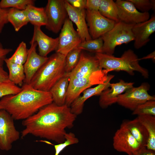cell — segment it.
I'll list each match as a JSON object with an SVG mask.
<instances>
[{
  "instance_id": "cell-41",
  "label": "cell",
  "mask_w": 155,
  "mask_h": 155,
  "mask_svg": "<svg viewBox=\"0 0 155 155\" xmlns=\"http://www.w3.org/2000/svg\"><path fill=\"white\" fill-rule=\"evenodd\" d=\"M9 80L8 74L0 65V83Z\"/></svg>"
},
{
  "instance_id": "cell-14",
  "label": "cell",
  "mask_w": 155,
  "mask_h": 155,
  "mask_svg": "<svg viewBox=\"0 0 155 155\" xmlns=\"http://www.w3.org/2000/svg\"><path fill=\"white\" fill-rule=\"evenodd\" d=\"M31 46L28 49L26 61L23 65L25 79L24 84H29L32 78L39 69L47 61L48 57H43L37 53L36 42H30Z\"/></svg>"
},
{
  "instance_id": "cell-31",
  "label": "cell",
  "mask_w": 155,
  "mask_h": 155,
  "mask_svg": "<svg viewBox=\"0 0 155 155\" xmlns=\"http://www.w3.org/2000/svg\"><path fill=\"white\" fill-rule=\"evenodd\" d=\"M65 137V140L63 142L57 145H54L46 141L41 140L40 141L54 146L55 151V155H58L66 147L77 144L79 142L78 139L75 136L74 133L71 132L66 133Z\"/></svg>"
},
{
  "instance_id": "cell-25",
  "label": "cell",
  "mask_w": 155,
  "mask_h": 155,
  "mask_svg": "<svg viewBox=\"0 0 155 155\" xmlns=\"http://www.w3.org/2000/svg\"><path fill=\"white\" fill-rule=\"evenodd\" d=\"M4 62L9 70V80L17 85L22 86L25 79L23 65L12 62L6 58Z\"/></svg>"
},
{
  "instance_id": "cell-32",
  "label": "cell",
  "mask_w": 155,
  "mask_h": 155,
  "mask_svg": "<svg viewBox=\"0 0 155 155\" xmlns=\"http://www.w3.org/2000/svg\"><path fill=\"white\" fill-rule=\"evenodd\" d=\"M34 0H1L0 1V7L3 9L9 7L20 10H24L29 5H34Z\"/></svg>"
},
{
  "instance_id": "cell-2",
  "label": "cell",
  "mask_w": 155,
  "mask_h": 155,
  "mask_svg": "<svg viewBox=\"0 0 155 155\" xmlns=\"http://www.w3.org/2000/svg\"><path fill=\"white\" fill-rule=\"evenodd\" d=\"M22 88L17 94L4 96L0 100L1 109L7 112L14 120L27 119L53 102L49 92L36 89L25 84Z\"/></svg>"
},
{
  "instance_id": "cell-19",
  "label": "cell",
  "mask_w": 155,
  "mask_h": 155,
  "mask_svg": "<svg viewBox=\"0 0 155 155\" xmlns=\"http://www.w3.org/2000/svg\"><path fill=\"white\" fill-rule=\"evenodd\" d=\"M114 76L108 75L107 80L103 83L84 90L82 92V96H79L71 104L70 107L71 112L77 116L81 114L82 112L84 103L86 100L92 96L100 95L103 91L109 88L110 81Z\"/></svg>"
},
{
  "instance_id": "cell-1",
  "label": "cell",
  "mask_w": 155,
  "mask_h": 155,
  "mask_svg": "<svg viewBox=\"0 0 155 155\" xmlns=\"http://www.w3.org/2000/svg\"><path fill=\"white\" fill-rule=\"evenodd\" d=\"M77 116L67 104L58 106L53 102L23 120L22 137L31 134L61 143L65 140L66 129L73 127Z\"/></svg>"
},
{
  "instance_id": "cell-6",
  "label": "cell",
  "mask_w": 155,
  "mask_h": 155,
  "mask_svg": "<svg viewBox=\"0 0 155 155\" xmlns=\"http://www.w3.org/2000/svg\"><path fill=\"white\" fill-rule=\"evenodd\" d=\"M108 72L102 69L88 76L69 79L65 104L70 106L85 90L93 85L103 83L107 79Z\"/></svg>"
},
{
  "instance_id": "cell-11",
  "label": "cell",
  "mask_w": 155,
  "mask_h": 155,
  "mask_svg": "<svg viewBox=\"0 0 155 155\" xmlns=\"http://www.w3.org/2000/svg\"><path fill=\"white\" fill-rule=\"evenodd\" d=\"M86 20L92 39L101 37L111 30L116 23L101 14L98 11L86 10Z\"/></svg>"
},
{
  "instance_id": "cell-10",
  "label": "cell",
  "mask_w": 155,
  "mask_h": 155,
  "mask_svg": "<svg viewBox=\"0 0 155 155\" xmlns=\"http://www.w3.org/2000/svg\"><path fill=\"white\" fill-rule=\"evenodd\" d=\"M58 37L59 43L56 52L65 56L82 42L72 22L68 18L65 20Z\"/></svg>"
},
{
  "instance_id": "cell-24",
  "label": "cell",
  "mask_w": 155,
  "mask_h": 155,
  "mask_svg": "<svg viewBox=\"0 0 155 155\" xmlns=\"http://www.w3.org/2000/svg\"><path fill=\"white\" fill-rule=\"evenodd\" d=\"M137 117L144 126L148 133L146 148L155 151V116L144 115L138 116Z\"/></svg>"
},
{
  "instance_id": "cell-28",
  "label": "cell",
  "mask_w": 155,
  "mask_h": 155,
  "mask_svg": "<svg viewBox=\"0 0 155 155\" xmlns=\"http://www.w3.org/2000/svg\"><path fill=\"white\" fill-rule=\"evenodd\" d=\"M82 51L77 47L70 51L66 55L65 63L66 73H70L76 66Z\"/></svg>"
},
{
  "instance_id": "cell-13",
  "label": "cell",
  "mask_w": 155,
  "mask_h": 155,
  "mask_svg": "<svg viewBox=\"0 0 155 155\" xmlns=\"http://www.w3.org/2000/svg\"><path fill=\"white\" fill-rule=\"evenodd\" d=\"M113 145L115 150L128 155H131L142 147L127 128L122 124L113 137Z\"/></svg>"
},
{
  "instance_id": "cell-30",
  "label": "cell",
  "mask_w": 155,
  "mask_h": 155,
  "mask_svg": "<svg viewBox=\"0 0 155 155\" xmlns=\"http://www.w3.org/2000/svg\"><path fill=\"white\" fill-rule=\"evenodd\" d=\"M28 53V49L26 44L22 41L19 44L12 55L8 59L12 62L23 65L26 61Z\"/></svg>"
},
{
  "instance_id": "cell-42",
  "label": "cell",
  "mask_w": 155,
  "mask_h": 155,
  "mask_svg": "<svg viewBox=\"0 0 155 155\" xmlns=\"http://www.w3.org/2000/svg\"><path fill=\"white\" fill-rule=\"evenodd\" d=\"M152 59L153 61H155V52L154 51L148 55L142 58L139 59V60L140 61V60L142 59Z\"/></svg>"
},
{
  "instance_id": "cell-33",
  "label": "cell",
  "mask_w": 155,
  "mask_h": 155,
  "mask_svg": "<svg viewBox=\"0 0 155 155\" xmlns=\"http://www.w3.org/2000/svg\"><path fill=\"white\" fill-rule=\"evenodd\" d=\"M132 115L137 116L144 115L155 116V100H148L139 105L133 111Z\"/></svg>"
},
{
  "instance_id": "cell-29",
  "label": "cell",
  "mask_w": 155,
  "mask_h": 155,
  "mask_svg": "<svg viewBox=\"0 0 155 155\" xmlns=\"http://www.w3.org/2000/svg\"><path fill=\"white\" fill-rule=\"evenodd\" d=\"M103 40L101 37L82 42L77 47L82 50L92 52L102 53Z\"/></svg>"
},
{
  "instance_id": "cell-34",
  "label": "cell",
  "mask_w": 155,
  "mask_h": 155,
  "mask_svg": "<svg viewBox=\"0 0 155 155\" xmlns=\"http://www.w3.org/2000/svg\"><path fill=\"white\" fill-rule=\"evenodd\" d=\"M22 89V88L8 80L0 83V98L8 95L16 94Z\"/></svg>"
},
{
  "instance_id": "cell-22",
  "label": "cell",
  "mask_w": 155,
  "mask_h": 155,
  "mask_svg": "<svg viewBox=\"0 0 155 155\" xmlns=\"http://www.w3.org/2000/svg\"><path fill=\"white\" fill-rule=\"evenodd\" d=\"M121 124L127 128L141 147H146L148 139V133L137 117L132 120H124Z\"/></svg>"
},
{
  "instance_id": "cell-9",
  "label": "cell",
  "mask_w": 155,
  "mask_h": 155,
  "mask_svg": "<svg viewBox=\"0 0 155 155\" xmlns=\"http://www.w3.org/2000/svg\"><path fill=\"white\" fill-rule=\"evenodd\" d=\"M13 119L4 109L0 110V149L8 151L13 143L20 138V133L16 129Z\"/></svg>"
},
{
  "instance_id": "cell-20",
  "label": "cell",
  "mask_w": 155,
  "mask_h": 155,
  "mask_svg": "<svg viewBox=\"0 0 155 155\" xmlns=\"http://www.w3.org/2000/svg\"><path fill=\"white\" fill-rule=\"evenodd\" d=\"M33 36L30 42H36L38 45L39 54L43 57H47L52 51L57 49L59 38H53L46 34L40 27H34Z\"/></svg>"
},
{
  "instance_id": "cell-27",
  "label": "cell",
  "mask_w": 155,
  "mask_h": 155,
  "mask_svg": "<svg viewBox=\"0 0 155 155\" xmlns=\"http://www.w3.org/2000/svg\"><path fill=\"white\" fill-rule=\"evenodd\" d=\"M98 11L105 17L116 22L119 21L117 7L113 0H102Z\"/></svg>"
},
{
  "instance_id": "cell-17",
  "label": "cell",
  "mask_w": 155,
  "mask_h": 155,
  "mask_svg": "<svg viewBox=\"0 0 155 155\" xmlns=\"http://www.w3.org/2000/svg\"><path fill=\"white\" fill-rule=\"evenodd\" d=\"M133 82H125L121 80L115 83H110L109 88L103 91L100 94L99 103L102 108L117 102L119 96L128 89L133 87Z\"/></svg>"
},
{
  "instance_id": "cell-40",
  "label": "cell",
  "mask_w": 155,
  "mask_h": 155,
  "mask_svg": "<svg viewBox=\"0 0 155 155\" xmlns=\"http://www.w3.org/2000/svg\"><path fill=\"white\" fill-rule=\"evenodd\" d=\"M131 155H155V151L148 149L146 147H143Z\"/></svg>"
},
{
  "instance_id": "cell-21",
  "label": "cell",
  "mask_w": 155,
  "mask_h": 155,
  "mask_svg": "<svg viewBox=\"0 0 155 155\" xmlns=\"http://www.w3.org/2000/svg\"><path fill=\"white\" fill-rule=\"evenodd\" d=\"M70 73H66L50 89L49 92L53 102L58 106L65 104L69 81Z\"/></svg>"
},
{
  "instance_id": "cell-23",
  "label": "cell",
  "mask_w": 155,
  "mask_h": 155,
  "mask_svg": "<svg viewBox=\"0 0 155 155\" xmlns=\"http://www.w3.org/2000/svg\"><path fill=\"white\" fill-rule=\"evenodd\" d=\"M24 11L28 22L34 26L41 27L42 26L46 25L47 18L45 8L29 5Z\"/></svg>"
},
{
  "instance_id": "cell-37",
  "label": "cell",
  "mask_w": 155,
  "mask_h": 155,
  "mask_svg": "<svg viewBox=\"0 0 155 155\" xmlns=\"http://www.w3.org/2000/svg\"><path fill=\"white\" fill-rule=\"evenodd\" d=\"M8 9L0 7V34L5 25L9 22L7 19Z\"/></svg>"
},
{
  "instance_id": "cell-36",
  "label": "cell",
  "mask_w": 155,
  "mask_h": 155,
  "mask_svg": "<svg viewBox=\"0 0 155 155\" xmlns=\"http://www.w3.org/2000/svg\"><path fill=\"white\" fill-rule=\"evenodd\" d=\"M102 0H87L85 9L86 10L98 11Z\"/></svg>"
},
{
  "instance_id": "cell-38",
  "label": "cell",
  "mask_w": 155,
  "mask_h": 155,
  "mask_svg": "<svg viewBox=\"0 0 155 155\" xmlns=\"http://www.w3.org/2000/svg\"><path fill=\"white\" fill-rule=\"evenodd\" d=\"M12 50L11 49L3 48L2 44L0 42V65L3 66L6 56Z\"/></svg>"
},
{
  "instance_id": "cell-18",
  "label": "cell",
  "mask_w": 155,
  "mask_h": 155,
  "mask_svg": "<svg viewBox=\"0 0 155 155\" xmlns=\"http://www.w3.org/2000/svg\"><path fill=\"white\" fill-rule=\"evenodd\" d=\"M132 32L134 37V46L138 49L146 45L150 40V36L155 31V17L133 26Z\"/></svg>"
},
{
  "instance_id": "cell-12",
  "label": "cell",
  "mask_w": 155,
  "mask_h": 155,
  "mask_svg": "<svg viewBox=\"0 0 155 155\" xmlns=\"http://www.w3.org/2000/svg\"><path fill=\"white\" fill-rule=\"evenodd\" d=\"M119 21L135 25L148 20L150 18L148 12L139 11L129 0H117Z\"/></svg>"
},
{
  "instance_id": "cell-26",
  "label": "cell",
  "mask_w": 155,
  "mask_h": 155,
  "mask_svg": "<svg viewBox=\"0 0 155 155\" xmlns=\"http://www.w3.org/2000/svg\"><path fill=\"white\" fill-rule=\"evenodd\" d=\"M7 19L16 32L18 31L29 22L24 10L13 8L8 9Z\"/></svg>"
},
{
  "instance_id": "cell-43",
  "label": "cell",
  "mask_w": 155,
  "mask_h": 155,
  "mask_svg": "<svg viewBox=\"0 0 155 155\" xmlns=\"http://www.w3.org/2000/svg\"><path fill=\"white\" fill-rule=\"evenodd\" d=\"M1 107L0 106V110H1Z\"/></svg>"
},
{
  "instance_id": "cell-8",
  "label": "cell",
  "mask_w": 155,
  "mask_h": 155,
  "mask_svg": "<svg viewBox=\"0 0 155 155\" xmlns=\"http://www.w3.org/2000/svg\"><path fill=\"white\" fill-rule=\"evenodd\" d=\"M45 9L47 18L46 28L54 33H58L67 18L64 0H48Z\"/></svg>"
},
{
  "instance_id": "cell-7",
  "label": "cell",
  "mask_w": 155,
  "mask_h": 155,
  "mask_svg": "<svg viewBox=\"0 0 155 155\" xmlns=\"http://www.w3.org/2000/svg\"><path fill=\"white\" fill-rule=\"evenodd\" d=\"M149 89V85L147 83H143L138 87H133L119 95L117 103L133 111L139 105L147 101L155 100L154 96L148 94Z\"/></svg>"
},
{
  "instance_id": "cell-39",
  "label": "cell",
  "mask_w": 155,
  "mask_h": 155,
  "mask_svg": "<svg viewBox=\"0 0 155 155\" xmlns=\"http://www.w3.org/2000/svg\"><path fill=\"white\" fill-rule=\"evenodd\" d=\"M73 7L79 9H85L86 0H66Z\"/></svg>"
},
{
  "instance_id": "cell-5",
  "label": "cell",
  "mask_w": 155,
  "mask_h": 155,
  "mask_svg": "<svg viewBox=\"0 0 155 155\" xmlns=\"http://www.w3.org/2000/svg\"><path fill=\"white\" fill-rule=\"evenodd\" d=\"M134 25L119 22L111 30L102 35V53L113 55L116 47L134 40L132 29Z\"/></svg>"
},
{
  "instance_id": "cell-35",
  "label": "cell",
  "mask_w": 155,
  "mask_h": 155,
  "mask_svg": "<svg viewBox=\"0 0 155 155\" xmlns=\"http://www.w3.org/2000/svg\"><path fill=\"white\" fill-rule=\"evenodd\" d=\"M137 10L142 12H148L151 9H154L155 1L154 0H129Z\"/></svg>"
},
{
  "instance_id": "cell-16",
  "label": "cell",
  "mask_w": 155,
  "mask_h": 155,
  "mask_svg": "<svg viewBox=\"0 0 155 155\" xmlns=\"http://www.w3.org/2000/svg\"><path fill=\"white\" fill-rule=\"evenodd\" d=\"M101 69L95 56H91L82 52L77 65L70 73L69 79L88 76Z\"/></svg>"
},
{
  "instance_id": "cell-3",
  "label": "cell",
  "mask_w": 155,
  "mask_h": 155,
  "mask_svg": "<svg viewBox=\"0 0 155 155\" xmlns=\"http://www.w3.org/2000/svg\"><path fill=\"white\" fill-rule=\"evenodd\" d=\"M65 57L56 52L52 55L36 73L29 84L36 89L49 92L66 73Z\"/></svg>"
},
{
  "instance_id": "cell-4",
  "label": "cell",
  "mask_w": 155,
  "mask_h": 155,
  "mask_svg": "<svg viewBox=\"0 0 155 155\" xmlns=\"http://www.w3.org/2000/svg\"><path fill=\"white\" fill-rule=\"evenodd\" d=\"M100 68L108 72L113 71H125L131 75H134V71L140 73L145 78L149 76L148 72L139 64L137 56L131 49L125 51L120 57L102 53H96Z\"/></svg>"
},
{
  "instance_id": "cell-15",
  "label": "cell",
  "mask_w": 155,
  "mask_h": 155,
  "mask_svg": "<svg viewBox=\"0 0 155 155\" xmlns=\"http://www.w3.org/2000/svg\"><path fill=\"white\" fill-rule=\"evenodd\" d=\"M65 6L69 19L76 25L77 31L82 40V42L92 39L89 33L86 22L85 9H79L64 0Z\"/></svg>"
}]
</instances>
